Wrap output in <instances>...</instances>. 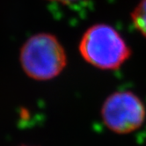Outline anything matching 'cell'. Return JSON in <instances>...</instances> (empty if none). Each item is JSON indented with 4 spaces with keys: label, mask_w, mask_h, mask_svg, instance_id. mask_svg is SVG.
Here are the masks:
<instances>
[{
    "label": "cell",
    "mask_w": 146,
    "mask_h": 146,
    "mask_svg": "<svg viewBox=\"0 0 146 146\" xmlns=\"http://www.w3.org/2000/svg\"><path fill=\"white\" fill-rule=\"evenodd\" d=\"M79 52L89 64L108 70H117L131 55V49L118 31L104 23L95 24L86 31Z\"/></svg>",
    "instance_id": "obj_1"
},
{
    "label": "cell",
    "mask_w": 146,
    "mask_h": 146,
    "mask_svg": "<svg viewBox=\"0 0 146 146\" xmlns=\"http://www.w3.org/2000/svg\"><path fill=\"white\" fill-rule=\"evenodd\" d=\"M146 109L142 100L129 91L112 93L104 101L101 118L111 131L124 135L138 129L144 122Z\"/></svg>",
    "instance_id": "obj_3"
},
{
    "label": "cell",
    "mask_w": 146,
    "mask_h": 146,
    "mask_svg": "<svg viewBox=\"0 0 146 146\" xmlns=\"http://www.w3.org/2000/svg\"><path fill=\"white\" fill-rule=\"evenodd\" d=\"M131 20L134 27L146 38V0H140L131 13Z\"/></svg>",
    "instance_id": "obj_4"
},
{
    "label": "cell",
    "mask_w": 146,
    "mask_h": 146,
    "mask_svg": "<svg viewBox=\"0 0 146 146\" xmlns=\"http://www.w3.org/2000/svg\"><path fill=\"white\" fill-rule=\"evenodd\" d=\"M19 59L26 74L40 81L57 77L67 64L64 47L56 36L47 33L31 36L22 46Z\"/></svg>",
    "instance_id": "obj_2"
},
{
    "label": "cell",
    "mask_w": 146,
    "mask_h": 146,
    "mask_svg": "<svg viewBox=\"0 0 146 146\" xmlns=\"http://www.w3.org/2000/svg\"><path fill=\"white\" fill-rule=\"evenodd\" d=\"M49 1H54L61 4H64V5H69V4H73V3H77L80 1H84V0H49Z\"/></svg>",
    "instance_id": "obj_5"
}]
</instances>
